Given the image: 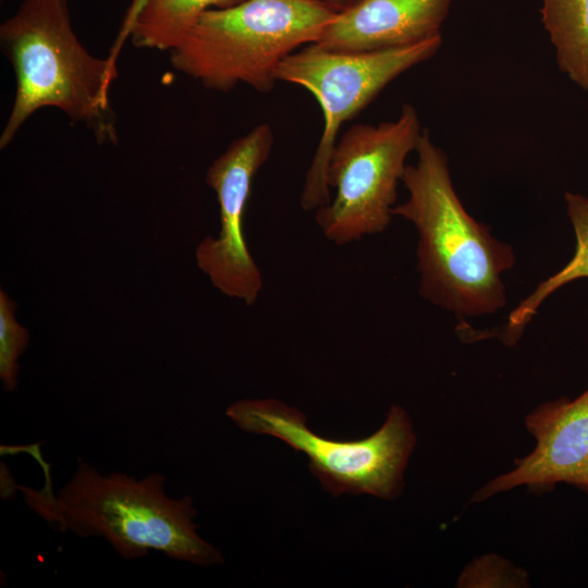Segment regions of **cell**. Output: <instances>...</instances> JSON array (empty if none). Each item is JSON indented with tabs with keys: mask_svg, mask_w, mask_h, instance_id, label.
Segmentation results:
<instances>
[{
	"mask_svg": "<svg viewBox=\"0 0 588 588\" xmlns=\"http://www.w3.org/2000/svg\"><path fill=\"white\" fill-rule=\"evenodd\" d=\"M441 45L442 35L407 47L372 52H336L309 44L281 62L278 82L308 90L323 117L321 136L299 196L303 210L316 211L331 199L328 166L342 125L396 77L432 58Z\"/></svg>",
	"mask_w": 588,
	"mask_h": 588,
	"instance_id": "cell-7",
	"label": "cell"
},
{
	"mask_svg": "<svg viewBox=\"0 0 588 588\" xmlns=\"http://www.w3.org/2000/svg\"><path fill=\"white\" fill-rule=\"evenodd\" d=\"M46 485L16 486L27 506L48 524L76 536L100 537L124 560L150 551L199 566L223 562L218 548L198 534L191 497L170 498L159 473L134 478L125 473L103 475L81 461L65 485L53 492L49 466L39 456Z\"/></svg>",
	"mask_w": 588,
	"mask_h": 588,
	"instance_id": "cell-2",
	"label": "cell"
},
{
	"mask_svg": "<svg viewBox=\"0 0 588 588\" xmlns=\"http://www.w3.org/2000/svg\"><path fill=\"white\" fill-rule=\"evenodd\" d=\"M336 12L343 11L352 5L356 0H320Z\"/></svg>",
	"mask_w": 588,
	"mask_h": 588,
	"instance_id": "cell-17",
	"label": "cell"
},
{
	"mask_svg": "<svg viewBox=\"0 0 588 588\" xmlns=\"http://www.w3.org/2000/svg\"><path fill=\"white\" fill-rule=\"evenodd\" d=\"M147 1L148 0L131 1L119 28L118 35L110 48L109 54L107 56L113 66H117L118 58L122 50V47L125 41L130 39L135 22L143 9L145 8Z\"/></svg>",
	"mask_w": 588,
	"mask_h": 588,
	"instance_id": "cell-16",
	"label": "cell"
},
{
	"mask_svg": "<svg viewBox=\"0 0 588 588\" xmlns=\"http://www.w3.org/2000/svg\"><path fill=\"white\" fill-rule=\"evenodd\" d=\"M536 440L515 466L477 490L471 502L525 486L537 493L567 483L588 494V389L574 400L544 402L525 418Z\"/></svg>",
	"mask_w": 588,
	"mask_h": 588,
	"instance_id": "cell-9",
	"label": "cell"
},
{
	"mask_svg": "<svg viewBox=\"0 0 588 588\" xmlns=\"http://www.w3.org/2000/svg\"><path fill=\"white\" fill-rule=\"evenodd\" d=\"M452 0H356L335 14L315 45L336 52L412 46L441 35Z\"/></svg>",
	"mask_w": 588,
	"mask_h": 588,
	"instance_id": "cell-10",
	"label": "cell"
},
{
	"mask_svg": "<svg viewBox=\"0 0 588 588\" xmlns=\"http://www.w3.org/2000/svg\"><path fill=\"white\" fill-rule=\"evenodd\" d=\"M274 142L269 123L254 126L233 140L206 172V183L216 193L220 230L206 236L195 249L197 267L223 295L252 306L262 286V273L244 235V216L255 175L268 160Z\"/></svg>",
	"mask_w": 588,
	"mask_h": 588,
	"instance_id": "cell-8",
	"label": "cell"
},
{
	"mask_svg": "<svg viewBox=\"0 0 588 588\" xmlns=\"http://www.w3.org/2000/svg\"><path fill=\"white\" fill-rule=\"evenodd\" d=\"M0 42L16 79L13 105L0 135L1 149L45 107L84 124L98 144L118 143L110 103L118 69L82 45L72 27L68 0H23L1 24Z\"/></svg>",
	"mask_w": 588,
	"mask_h": 588,
	"instance_id": "cell-3",
	"label": "cell"
},
{
	"mask_svg": "<svg viewBox=\"0 0 588 588\" xmlns=\"http://www.w3.org/2000/svg\"><path fill=\"white\" fill-rule=\"evenodd\" d=\"M225 414L240 429L274 437L304 453L311 474L334 498L366 493L395 499L403 490V475L416 446L412 420L399 405L390 407L376 432L354 441L315 433L303 412L275 399L240 400Z\"/></svg>",
	"mask_w": 588,
	"mask_h": 588,
	"instance_id": "cell-5",
	"label": "cell"
},
{
	"mask_svg": "<svg viewBox=\"0 0 588 588\" xmlns=\"http://www.w3.org/2000/svg\"><path fill=\"white\" fill-rule=\"evenodd\" d=\"M245 0H148L131 33L132 45L171 51L199 17L212 9H226Z\"/></svg>",
	"mask_w": 588,
	"mask_h": 588,
	"instance_id": "cell-13",
	"label": "cell"
},
{
	"mask_svg": "<svg viewBox=\"0 0 588 588\" xmlns=\"http://www.w3.org/2000/svg\"><path fill=\"white\" fill-rule=\"evenodd\" d=\"M16 306L8 293L0 290V380L7 392L17 387L19 358L30 340L28 330L15 318Z\"/></svg>",
	"mask_w": 588,
	"mask_h": 588,
	"instance_id": "cell-14",
	"label": "cell"
},
{
	"mask_svg": "<svg viewBox=\"0 0 588 588\" xmlns=\"http://www.w3.org/2000/svg\"><path fill=\"white\" fill-rule=\"evenodd\" d=\"M457 584L458 587H524L528 575L501 556L485 555L463 571Z\"/></svg>",
	"mask_w": 588,
	"mask_h": 588,
	"instance_id": "cell-15",
	"label": "cell"
},
{
	"mask_svg": "<svg viewBox=\"0 0 588 588\" xmlns=\"http://www.w3.org/2000/svg\"><path fill=\"white\" fill-rule=\"evenodd\" d=\"M566 212L574 229L576 247L571 260L556 273L540 282L509 315L504 326L503 341L514 344L538 308L553 292L567 283L588 278V197L565 193Z\"/></svg>",
	"mask_w": 588,
	"mask_h": 588,
	"instance_id": "cell-12",
	"label": "cell"
},
{
	"mask_svg": "<svg viewBox=\"0 0 588 588\" xmlns=\"http://www.w3.org/2000/svg\"><path fill=\"white\" fill-rule=\"evenodd\" d=\"M422 132L415 107L404 105L395 120L355 124L338 138L328 166V184L335 193L315 211L329 242L344 246L389 226L406 159Z\"/></svg>",
	"mask_w": 588,
	"mask_h": 588,
	"instance_id": "cell-6",
	"label": "cell"
},
{
	"mask_svg": "<svg viewBox=\"0 0 588 588\" xmlns=\"http://www.w3.org/2000/svg\"><path fill=\"white\" fill-rule=\"evenodd\" d=\"M417 161L407 164L402 183L408 193L393 216L417 231L419 294L458 318L497 313L506 304L504 272L515 264L510 245L492 235L462 204L445 152L424 130Z\"/></svg>",
	"mask_w": 588,
	"mask_h": 588,
	"instance_id": "cell-1",
	"label": "cell"
},
{
	"mask_svg": "<svg viewBox=\"0 0 588 588\" xmlns=\"http://www.w3.org/2000/svg\"><path fill=\"white\" fill-rule=\"evenodd\" d=\"M543 27L559 69L588 91V0H540Z\"/></svg>",
	"mask_w": 588,
	"mask_h": 588,
	"instance_id": "cell-11",
	"label": "cell"
},
{
	"mask_svg": "<svg viewBox=\"0 0 588 588\" xmlns=\"http://www.w3.org/2000/svg\"><path fill=\"white\" fill-rule=\"evenodd\" d=\"M336 13L320 0H245L212 9L169 51L170 61L208 89L244 84L270 93L281 62L314 44Z\"/></svg>",
	"mask_w": 588,
	"mask_h": 588,
	"instance_id": "cell-4",
	"label": "cell"
}]
</instances>
